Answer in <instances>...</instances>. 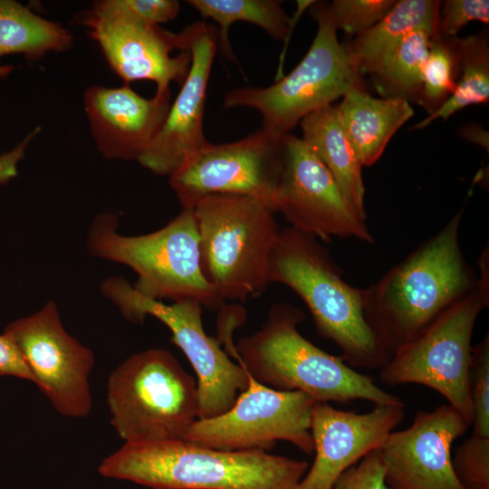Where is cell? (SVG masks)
Returning <instances> with one entry per match:
<instances>
[{"instance_id": "obj_1", "label": "cell", "mask_w": 489, "mask_h": 489, "mask_svg": "<svg viewBox=\"0 0 489 489\" xmlns=\"http://www.w3.org/2000/svg\"><path fill=\"white\" fill-rule=\"evenodd\" d=\"M463 214L364 289L366 321L388 358L477 287L459 244Z\"/></svg>"}, {"instance_id": "obj_2", "label": "cell", "mask_w": 489, "mask_h": 489, "mask_svg": "<svg viewBox=\"0 0 489 489\" xmlns=\"http://www.w3.org/2000/svg\"><path fill=\"white\" fill-rule=\"evenodd\" d=\"M304 460L265 451H225L180 440L124 443L98 473L151 489H294Z\"/></svg>"}, {"instance_id": "obj_3", "label": "cell", "mask_w": 489, "mask_h": 489, "mask_svg": "<svg viewBox=\"0 0 489 489\" xmlns=\"http://www.w3.org/2000/svg\"><path fill=\"white\" fill-rule=\"evenodd\" d=\"M304 319L299 307L275 303L258 331L237 340L232 355L257 382L276 390L304 392L316 402L363 399L375 406L401 402L341 357L304 338L298 330Z\"/></svg>"}, {"instance_id": "obj_4", "label": "cell", "mask_w": 489, "mask_h": 489, "mask_svg": "<svg viewBox=\"0 0 489 489\" xmlns=\"http://www.w3.org/2000/svg\"><path fill=\"white\" fill-rule=\"evenodd\" d=\"M270 284L286 285L307 305L318 332L351 368L378 369L388 356L364 315V289L351 286L317 238L292 226L280 231L270 261Z\"/></svg>"}, {"instance_id": "obj_5", "label": "cell", "mask_w": 489, "mask_h": 489, "mask_svg": "<svg viewBox=\"0 0 489 489\" xmlns=\"http://www.w3.org/2000/svg\"><path fill=\"white\" fill-rule=\"evenodd\" d=\"M199 235L202 269L217 296L245 301L268 285L270 261L279 237L273 201L213 194L192 207Z\"/></svg>"}, {"instance_id": "obj_6", "label": "cell", "mask_w": 489, "mask_h": 489, "mask_svg": "<svg viewBox=\"0 0 489 489\" xmlns=\"http://www.w3.org/2000/svg\"><path fill=\"white\" fill-rule=\"evenodd\" d=\"M117 229L114 214L98 215L89 231V250L96 257L131 268L138 275L132 287L139 294L156 301L195 300L210 310L223 307L202 269L192 208H182L164 227L149 234L123 235Z\"/></svg>"}, {"instance_id": "obj_7", "label": "cell", "mask_w": 489, "mask_h": 489, "mask_svg": "<svg viewBox=\"0 0 489 489\" xmlns=\"http://www.w3.org/2000/svg\"><path fill=\"white\" fill-rule=\"evenodd\" d=\"M107 402L124 443L180 440L198 419L197 380L162 349L121 362L108 379Z\"/></svg>"}, {"instance_id": "obj_8", "label": "cell", "mask_w": 489, "mask_h": 489, "mask_svg": "<svg viewBox=\"0 0 489 489\" xmlns=\"http://www.w3.org/2000/svg\"><path fill=\"white\" fill-rule=\"evenodd\" d=\"M310 11L317 33L297 66L270 86L234 89L223 100L225 109L257 110L262 129L278 138L290 133L308 114L331 105L351 89L363 88L355 62L338 40L326 3L314 1Z\"/></svg>"}, {"instance_id": "obj_9", "label": "cell", "mask_w": 489, "mask_h": 489, "mask_svg": "<svg viewBox=\"0 0 489 489\" xmlns=\"http://www.w3.org/2000/svg\"><path fill=\"white\" fill-rule=\"evenodd\" d=\"M489 289L477 287L455 302L412 340L399 347L380 368L388 386L420 384L442 395L471 425L472 335Z\"/></svg>"}, {"instance_id": "obj_10", "label": "cell", "mask_w": 489, "mask_h": 489, "mask_svg": "<svg viewBox=\"0 0 489 489\" xmlns=\"http://www.w3.org/2000/svg\"><path fill=\"white\" fill-rule=\"evenodd\" d=\"M101 289L128 321L140 324L150 315L170 330L171 340L186 355L197 378L198 419L225 413L234 405L237 393L246 388L248 373L244 368L234 362L206 333L199 302L183 300L168 304L149 299L121 277L106 279Z\"/></svg>"}, {"instance_id": "obj_11", "label": "cell", "mask_w": 489, "mask_h": 489, "mask_svg": "<svg viewBox=\"0 0 489 489\" xmlns=\"http://www.w3.org/2000/svg\"><path fill=\"white\" fill-rule=\"evenodd\" d=\"M315 403L304 392L276 390L248 374V385L234 405L218 416L197 419L183 440L218 450L265 452L276 441L284 440L312 455L311 417Z\"/></svg>"}, {"instance_id": "obj_12", "label": "cell", "mask_w": 489, "mask_h": 489, "mask_svg": "<svg viewBox=\"0 0 489 489\" xmlns=\"http://www.w3.org/2000/svg\"><path fill=\"white\" fill-rule=\"evenodd\" d=\"M82 22L125 84L149 80L161 92L186 80L192 60L189 25L171 33L135 15L122 0L94 2Z\"/></svg>"}, {"instance_id": "obj_13", "label": "cell", "mask_w": 489, "mask_h": 489, "mask_svg": "<svg viewBox=\"0 0 489 489\" xmlns=\"http://www.w3.org/2000/svg\"><path fill=\"white\" fill-rule=\"evenodd\" d=\"M4 333L15 344L34 384L59 414L82 418L91 413L89 377L94 355L65 331L54 302L9 323Z\"/></svg>"}, {"instance_id": "obj_14", "label": "cell", "mask_w": 489, "mask_h": 489, "mask_svg": "<svg viewBox=\"0 0 489 489\" xmlns=\"http://www.w3.org/2000/svg\"><path fill=\"white\" fill-rule=\"evenodd\" d=\"M283 165L273 197L276 213L290 226L330 242L333 236L373 243L372 235L336 180L305 142L283 137Z\"/></svg>"}, {"instance_id": "obj_15", "label": "cell", "mask_w": 489, "mask_h": 489, "mask_svg": "<svg viewBox=\"0 0 489 489\" xmlns=\"http://www.w3.org/2000/svg\"><path fill=\"white\" fill-rule=\"evenodd\" d=\"M282 139L260 129L234 142H208L168 177L182 208H192L198 199L213 194L273 202L283 165Z\"/></svg>"}, {"instance_id": "obj_16", "label": "cell", "mask_w": 489, "mask_h": 489, "mask_svg": "<svg viewBox=\"0 0 489 489\" xmlns=\"http://www.w3.org/2000/svg\"><path fill=\"white\" fill-rule=\"evenodd\" d=\"M471 425L449 404L419 410L406 429L379 448L391 489H465L452 464V445Z\"/></svg>"}, {"instance_id": "obj_17", "label": "cell", "mask_w": 489, "mask_h": 489, "mask_svg": "<svg viewBox=\"0 0 489 489\" xmlns=\"http://www.w3.org/2000/svg\"><path fill=\"white\" fill-rule=\"evenodd\" d=\"M404 417L402 401L363 414L316 402L311 417L315 457L294 489H332L342 473L381 447Z\"/></svg>"}, {"instance_id": "obj_18", "label": "cell", "mask_w": 489, "mask_h": 489, "mask_svg": "<svg viewBox=\"0 0 489 489\" xmlns=\"http://www.w3.org/2000/svg\"><path fill=\"white\" fill-rule=\"evenodd\" d=\"M191 65L158 134L138 159L152 173L169 177L208 143L204 135L206 90L217 50L218 31L205 22L190 24Z\"/></svg>"}, {"instance_id": "obj_19", "label": "cell", "mask_w": 489, "mask_h": 489, "mask_svg": "<svg viewBox=\"0 0 489 489\" xmlns=\"http://www.w3.org/2000/svg\"><path fill=\"white\" fill-rule=\"evenodd\" d=\"M170 91L147 99L129 84L118 88L92 85L83 95L91 135L109 159L136 160L151 145L170 108Z\"/></svg>"}, {"instance_id": "obj_20", "label": "cell", "mask_w": 489, "mask_h": 489, "mask_svg": "<svg viewBox=\"0 0 489 489\" xmlns=\"http://www.w3.org/2000/svg\"><path fill=\"white\" fill-rule=\"evenodd\" d=\"M345 133L362 167L373 165L394 134L413 115L399 98H375L363 88L349 91L336 105Z\"/></svg>"}, {"instance_id": "obj_21", "label": "cell", "mask_w": 489, "mask_h": 489, "mask_svg": "<svg viewBox=\"0 0 489 489\" xmlns=\"http://www.w3.org/2000/svg\"><path fill=\"white\" fill-rule=\"evenodd\" d=\"M302 139L331 172L343 195L366 219L362 166L341 124L336 105L305 116L301 121Z\"/></svg>"}, {"instance_id": "obj_22", "label": "cell", "mask_w": 489, "mask_h": 489, "mask_svg": "<svg viewBox=\"0 0 489 489\" xmlns=\"http://www.w3.org/2000/svg\"><path fill=\"white\" fill-rule=\"evenodd\" d=\"M440 1H396L388 14L346 46L360 75L369 74L409 34H437Z\"/></svg>"}, {"instance_id": "obj_23", "label": "cell", "mask_w": 489, "mask_h": 489, "mask_svg": "<svg viewBox=\"0 0 489 489\" xmlns=\"http://www.w3.org/2000/svg\"><path fill=\"white\" fill-rule=\"evenodd\" d=\"M202 18L214 20L218 25L217 48L222 55L235 62L236 57L229 40V29L235 22L254 24L275 40L288 39L299 17L314 1H297L294 17L290 18L277 0H188Z\"/></svg>"}, {"instance_id": "obj_24", "label": "cell", "mask_w": 489, "mask_h": 489, "mask_svg": "<svg viewBox=\"0 0 489 489\" xmlns=\"http://www.w3.org/2000/svg\"><path fill=\"white\" fill-rule=\"evenodd\" d=\"M72 37L61 24L44 19L14 0H0V60L23 54L38 60L50 52L69 49Z\"/></svg>"}, {"instance_id": "obj_25", "label": "cell", "mask_w": 489, "mask_h": 489, "mask_svg": "<svg viewBox=\"0 0 489 489\" xmlns=\"http://www.w3.org/2000/svg\"><path fill=\"white\" fill-rule=\"evenodd\" d=\"M435 34L426 30L412 32L369 73L382 98L419 105L424 67Z\"/></svg>"}, {"instance_id": "obj_26", "label": "cell", "mask_w": 489, "mask_h": 489, "mask_svg": "<svg viewBox=\"0 0 489 489\" xmlns=\"http://www.w3.org/2000/svg\"><path fill=\"white\" fill-rule=\"evenodd\" d=\"M460 75L453 94L434 113L412 126L427 127L432 121L446 120L458 110L489 101V41L486 33L458 38Z\"/></svg>"}, {"instance_id": "obj_27", "label": "cell", "mask_w": 489, "mask_h": 489, "mask_svg": "<svg viewBox=\"0 0 489 489\" xmlns=\"http://www.w3.org/2000/svg\"><path fill=\"white\" fill-rule=\"evenodd\" d=\"M460 75L458 37L431 38L419 105L431 115L453 94Z\"/></svg>"}, {"instance_id": "obj_28", "label": "cell", "mask_w": 489, "mask_h": 489, "mask_svg": "<svg viewBox=\"0 0 489 489\" xmlns=\"http://www.w3.org/2000/svg\"><path fill=\"white\" fill-rule=\"evenodd\" d=\"M395 3V0H333L326 3V7L336 30L357 36L381 20Z\"/></svg>"}, {"instance_id": "obj_29", "label": "cell", "mask_w": 489, "mask_h": 489, "mask_svg": "<svg viewBox=\"0 0 489 489\" xmlns=\"http://www.w3.org/2000/svg\"><path fill=\"white\" fill-rule=\"evenodd\" d=\"M470 389L474 436L489 438V334L472 347Z\"/></svg>"}, {"instance_id": "obj_30", "label": "cell", "mask_w": 489, "mask_h": 489, "mask_svg": "<svg viewBox=\"0 0 489 489\" xmlns=\"http://www.w3.org/2000/svg\"><path fill=\"white\" fill-rule=\"evenodd\" d=\"M452 464L465 489H489V438L469 436L457 447Z\"/></svg>"}, {"instance_id": "obj_31", "label": "cell", "mask_w": 489, "mask_h": 489, "mask_svg": "<svg viewBox=\"0 0 489 489\" xmlns=\"http://www.w3.org/2000/svg\"><path fill=\"white\" fill-rule=\"evenodd\" d=\"M478 21L489 24L488 0H446L440 2L437 34L456 37L468 23Z\"/></svg>"}, {"instance_id": "obj_32", "label": "cell", "mask_w": 489, "mask_h": 489, "mask_svg": "<svg viewBox=\"0 0 489 489\" xmlns=\"http://www.w3.org/2000/svg\"><path fill=\"white\" fill-rule=\"evenodd\" d=\"M332 489H391L386 481L379 448L342 473Z\"/></svg>"}, {"instance_id": "obj_33", "label": "cell", "mask_w": 489, "mask_h": 489, "mask_svg": "<svg viewBox=\"0 0 489 489\" xmlns=\"http://www.w3.org/2000/svg\"><path fill=\"white\" fill-rule=\"evenodd\" d=\"M135 15L143 21L158 25L174 20L180 10L176 0H122Z\"/></svg>"}, {"instance_id": "obj_34", "label": "cell", "mask_w": 489, "mask_h": 489, "mask_svg": "<svg viewBox=\"0 0 489 489\" xmlns=\"http://www.w3.org/2000/svg\"><path fill=\"white\" fill-rule=\"evenodd\" d=\"M13 376L34 383L21 352L5 333L0 335V377Z\"/></svg>"}, {"instance_id": "obj_35", "label": "cell", "mask_w": 489, "mask_h": 489, "mask_svg": "<svg viewBox=\"0 0 489 489\" xmlns=\"http://www.w3.org/2000/svg\"><path fill=\"white\" fill-rule=\"evenodd\" d=\"M39 131L40 128H35L14 149L0 155V185L8 183L17 176L18 164L24 158L28 144Z\"/></svg>"}, {"instance_id": "obj_36", "label": "cell", "mask_w": 489, "mask_h": 489, "mask_svg": "<svg viewBox=\"0 0 489 489\" xmlns=\"http://www.w3.org/2000/svg\"><path fill=\"white\" fill-rule=\"evenodd\" d=\"M460 136L469 140L479 144L488 151V133L478 125H467L458 129Z\"/></svg>"}, {"instance_id": "obj_37", "label": "cell", "mask_w": 489, "mask_h": 489, "mask_svg": "<svg viewBox=\"0 0 489 489\" xmlns=\"http://www.w3.org/2000/svg\"><path fill=\"white\" fill-rule=\"evenodd\" d=\"M13 66L8 64H2L0 60V78H5L11 73Z\"/></svg>"}]
</instances>
